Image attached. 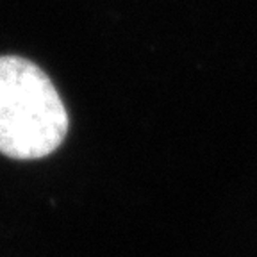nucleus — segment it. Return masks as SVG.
<instances>
[{
	"mask_svg": "<svg viewBox=\"0 0 257 257\" xmlns=\"http://www.w3.org/2000/svg\"><path fill=\"white\" fill-rule=\"evenodd\" d=\"M68 112L38 64L0 56V154L18 161L56 152L68 134Z\"/></svg>",
	"mask_w": 257,
	"mask_h": 257,
	"instance_id": "obj_1",
	"label": "nucleus"
}]
</instances>
